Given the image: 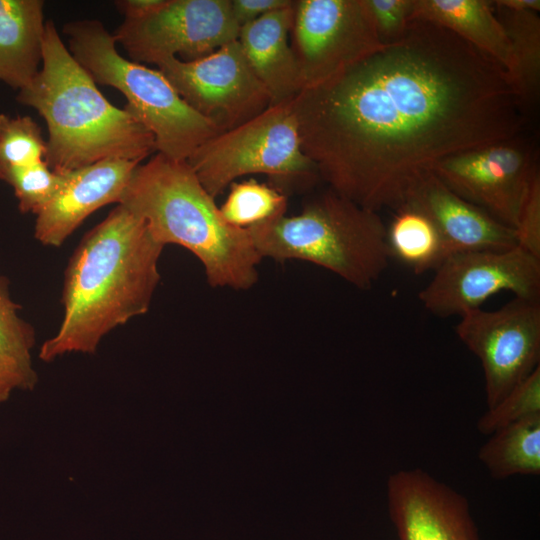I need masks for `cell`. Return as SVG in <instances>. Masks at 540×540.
Here are the masks:
<instances>
[{"instance_id": "cell-1", "label": "cell", "mask_w": 540, "mask_h": 540, "mask_svg": "<svg viewBox=\"0 0 540 540\" xmlns=\"http://www.w3.org/2000/svg\"><path fill=\"white\" fill-rule=\"evenodd\" d=\"M292 103L320 179L375 212L403 206L439 161L515 138L524 125L501 65L416 19L401 39Z\"/></svg>"}, {"instance_id": "cell-2", "label": "cell", "mask_w": 540, "mask_h": 540, "mask_svg": "<svg viewBox=\"0 0 540 540\" xmlns=\"http://www.w3.org/2000/svg\"><path fill=\"white\" fill-rule=\"evenodd\" d=\"M163 249L140 217L117 204L71 256L62 321L42 343L39 358L52 362L72 353L93 354L113 329L145 314L160 281Z\"/></svg>"}, {"instance_id": "cell-3", "label": "cell", "mask_w": 540, "mask_h": 540, "mask_svg": "<svg viewBox=\"0 0 540 540\" xmlns=\"http://www.w3.org/2000/svg\"><path fill=\"white\" fill-rule=\"evenodd\" d=\"M16 100L35 109L48 129L45 162L68 172L102 160L142 163L153 135L125 108L111 104L46 21L41 67Z\"/></svg>"}, {"instance_id": "cell-4", "label": "cell", "mask_w": 540, "mask_h": 540, "mask_svg": "<svg viewBox=\"0 0 540 540\" xmlns=\"http://www.w3.org/2000/svg\"><path fill=\"white\" fill-rule=\"evenodd\" d=\"M120 205L140 217L153 238L189 250L214 288L247 290L262 258L248 229L227 223L186 160L156 153L133 171Z\"/></svg>"}, {"instance_id": "cell-5", "label": "cell", "mask_w": 540, "mask_h": 540, "mask_svg": "<svg viewBox=\"0 0 540 540\" xmlns=\"http://www.w3.org/2000/svg\"><path fill=\"white\" fill-rule=\"evenodd\" d=\"M248 231L262 259L313 263L359 289L372 287L391 258L379 213L329 188L298 214H285Z\"/></svg>"}, {"instance_id": "cell-6", "label": "cell", "mask_w": 540, "mask_h": 540, "mask_svg": "<svg viewBox=\"0 0 540 540\" xmlns=\"http://www.w3.org/2000/svg\"><path fill=\"white\" fill-rule=\"evenodd\" d=\"M69 51L96 84L126 98L124 107L154 137L157 153L187 160L220 131L192 109L158 70L120 55L116 40L99 20H74L63 27Z\"/></svg>"}, {"instance_id": "cell-7", "label": "cell", "mask_w": 540, "mask_h": 540, "mask_svg": "<svg viewBox=\"0 0 540 540\" xmlns=\"http://www.w3.org/2000/svg\"><path fill=\"white\" fill-rule=\"evenodd\" d=\"M292 100L271 105L244 124L215 135L188 157L186 162L212 198L249 174L267 175L284 193L320 179L302 151Z\"/></svg>"}, {"instance_id": "cell-8", "label": "cell", "mask_w": 540, "mask_h": 540, "mask_svg": "<svg viewBox=\"0 0 540 540\" xmlns=\"http://www.w3.org/2000/svg\"><path fill=\"white\" fill-rule=\"evenodd\" d=\"M290 44L303 89L320 85L384 44L366 0L294 1Z\"/></svg>"}, {"instance_id": "cell-9", "label": "cell", "mask_w": 540, "mask_h": 540, "mask_svg": "<svg viewBox=\"0 0 540 540\" xmlns=\"http://www.w3.org/2000/svg\"><path fill=\"white\" fill-rule=\"evenodd\" d=\"M455 332L481 362L487 408L540 366V299L515 297L496 310H471Z\"/></svg>"}, {"instance_id": "cell-10", "label": "cell", "mask_w": 540, "mask_h": 540, "mask_svg": "<svg viewBox=\"0 0 540 540\" xmlns=\"http://www.w3.org/2000/svg\"><path fill=\"white\" fill-rule=\"evenodd\" d=\"M230 0H168L153 15L126 20L113 34L130 60L159 65L203 58L238 39Z\"/></svg>"}, {"instance_id": "cell-11", "label": "cell", "mask_w": 540, "mask_h": 540, "mask_svg": "<svg viewBox=\"0 0 540 540\" xmlns=\"http://www.w3.org/2000/svg\"><path fill=\"white\" fill-rule=\"evenodd\" d=\"M157 68L180 97L220 133L244 124L271 106L238 39L203 58L183 61L172 57Z\"/></svg>"}, {"instance_id": "cell-12", "label": "cell", "mask_w": 540, "mask_h": 540, "mask_svg": "<svg viewBox=\"0 0 540 540\" xmlns=\"http://www.w3.org/2000/svg\"><path fill=\"white\" fill-rule=\"evenodd\" d=\"M502 291L540 299V259L519 246L455 253L434 270L418 298L435 315L461 316Z\"/></svg>"}, {"instance_id": "cell-13", "label": "cell", "mask_w": 540, "mask_h": 540, "mask_svg": "<svg viewBox=\"0 0 540 540\" xmlns=\"http://www.w3.org/2000/svg\"><path fill=\"white\" fill-rule=\"evenodd\" d=\"M432 172L458 196L513 229L539 173L533 149L519 136L447 157Z\"/></svg>"}, {"instance_id": "cell-14", "label": "cell", "mask_w": 540, "mask_h": 540, "mask_svg": "<svg viewBox=\"0 0 540 540\" xmlns=\"http://www.w3.org/2000/svg\"><path fill=\"white\" fill-rule=\"evenodd\" d=\"M386 495L398 540H481L467 498L424 469L393 472Z\"/></svg>"}, {"instance_id": "cell-15", "label": "cell", "mask_w": 540, "mask_h": 540, "mask_svg": "<svg viewBox=\"0 0 540 540\" xmlns=\"http://www.w3.org/2000/svg\"><path fill=\"white\" fill-rule=\"evenodd\" d=\"M139 164L107 159L66 172L63 187L35 215V239L45 246H61L96 210L110 203L119 204Z\"/></svg>"}, {"instance_id": "cell-16", "label": "cell", "mask_w": 540, "mask_h": 540, "mask_svg": "<svg viewBox=\"0 0 540 540\" xmlns=\"http://www.w3.org/2000/svg\"><path fill=\"white\" fill-rule=\"evenodd\" d=\"M404 205L413 206L433 222L449 255L517 246L516 233L481 208L448 188L429 172L411 189Z\"/></svg>"}, {"instance_id": "cell-17", "label": "cell", "mask_w": 540, "mask_h": 540, "mask_svg": "<svg viewBox=\"0 0 540 540\" xmlns=\"http://www.w3.org/2000/svg\"><path fill=\"white\" fill-rule=\"evenodd\" d=\"M292 5L273 11L242 26L238 41L254 74L266 89L271 105L292 100L303 89L289 42Z\"/></svg>"}, {"instance_id": "cell-18", "label": "cell", "mask_w": 540, "mask_h": 540, "mask_svg": "<svg viewBox=\"0 0 540 540\" xmlns=\"http://www.w3.org/2000/svg\"><path fill=\"white\" fill-rule=\"evenodd\" d=\"M415 19L449 30L496 61L509 78L513 68L511 47L493 1L413 0L411 20Z\"/></svg>"}, {"instance_id": "cell-19", "label": "cell", "mask_w": 540, "mask_h": 540, "mask_svg": "<svg viewBox=\"0 0 540 540\" xmlns=\"http://www.w3.org/2000/svg\"><path fill=\"white\" fill-rule=\"evenodd\" d=\"M46 22L41 0H0V81L18 91L42 63Z\"/></svg>"}, {"instance_id": "cell-20", "label": "cell", "mask_w": 540, "mask_h": 540, "mask_svg": "<svg viewBox=\"0 0 540 540\" xmlns=\"http://www.w3.org/2000/svg\"><path fill=\"white\" fill-rule=\"evenodd\" d=\"M478 452L480 462L494 479L540 474V414L503 427Z\"/></svg>"}, {"instance_id": "cell-21", "label": "cell", "mask_w": 540, "mask_h": 540, "mask_svg": "<svg viewBox=\"0 0 540 540\" xmlns=\"http://www.w3.org/2000/svg\"><path fill=\"white\" fill-rule=\"evenodd\" d=\"M494 9L510 43L513 68L509 80L522 108L534 103L539 94L540 17L535 11L510 10L495 5Z\"/></svg>"}, {"instance_id": "cell-22", "label": "cell", "mask_w": 540, "mask_h": 540, "mask_svg": "<svg viewBox=\"0 0 540 540\" xmlns=\"http://www.w3.org/2000/svg\"><path fill=\"white\" fill-rule=\"evenodd\" d=\"M386 239L391 257L415 274L434 271L447 258L445 245L433 222L410 205L395 210L386 227Z\"/></svg>"}, {"instance_id": "cell-23", "label": "cell", "mask_w": 540, "mask_h": 540, "mask_svg": "<svg viewBox=\"0 0 540 540\" xmlns=\"http://www.w3.org/2000/svg\"><path fill=\"white\" fill-rule=\"evenodd\" d=\"M219 207L224 220L238 228L248 229L286 214L288 197L272 185L254 179L233 182Z\"/></svg>"}, {"instance_id": "cell-24", "label": "cell", "mask_w": 540, "mask_h": 540, "mask_svg": "<svg viewBox=\"0 0 540 540\" xmlns=\"http://www.w3.org/2000/svg\"><path fill=\"white\" fill-rule=\"evenodd\" d=\"M65 180L66 172L52 170L45 160L0 173V181L13 188L18 209L23 214L37 215L55 197Z\"/></svg>"}, {"instance_id": "cell-25", "label": "cell", "mask_w": 540, "mask_h": 540, "mask_svg": "<svg viewBox=\"0 0 540 540\" xmlns=\"http://www.w3.org/2000/svg\"><path fill=\"white\" fill-rule=\"evenodd\" d=\"M46 150L41 128L30 116L0 113V173L45 160Z\"/></svg>"}, {"instance_id": "cell-26", "label": "cell", "mask_w": 540, "mask_h": 540, "mask_svg": "<svg viewBox=\"0 0 540 540\" xmlns=\"http://www.w3.org/2000/svg\"><path fill=\"white\" fill-rule=\"evenodd\" d=\"M540 414V366L525 380L509 391L477 421V430L483 435Z\"/></svg>"}, {"instance_id": "cell-27", "label": "cell", "mask_w": 540, "mask_h": 540, "mask_svg": "<svg viewBox=\"0 0 540 540\" xmlns=\"http://www.w3.org/2000/svg\"><path fill=\"white\" fill-rule=\"evenodd\" d=\"M20 306L10 296L8 280L0 275V353L27 369H34V328L18 314Z\"/></svg>"}, {"instance_id": "cell-28", "label": "cell", "mask_w": 540, "mask_h": 540, "mask_svg": "<svg viewBox=\"0 0 540 540\" xmlns=\"http://www.w3.org/2000/svg\"><path fill=\"white\" fill-rule=\"evenodd\" d=\"M382 44L401 39L411 21L413 0H366Z\"/></svg>"}, {"instance_id": "cell-29", "label": "cell", "mask_w": 540, "mask_h": 540, "mask_svg": "<svg viewBox=\"0 0 540 540\" xmlns=\"http://www.w3.org/2000/svg\"><path fill=\"white\" fill-rule=\"evenodd\" d=\"M517 246L540 259V174L530 186L515 227Z\"/></svg>"}, {"instance_id": "cell-30", "label": "cell", "mask_w": 540, "mask_h": 540, "mask_svg": "<svg viewBox=\"0 0 540 540\" xmlns=\"http://www.w3.org/2000/svg\"><path fill=\"white\" fill-rule=\"evenodd\" d=\"M38 382L34 369H27L0 353V404L6 402L16 390H33Z\"/></svg>"}, {"instance_id": "cell-31", "label": "cell", "mask_w": 540, "mask_h": 540, "mask_svg": "<svg viewBox=\"0 0 540 540\" xmlns=\"http://www.w3.org/2000/svg\"><path fill=\"white\" fill-rule=\"evenodd\" d=\"M231 12L239 28L268 13L288 7L292 0H230Z\"/></svg>"}, {"instance_id": "cell-32", "label": "cell", "mask_w": 540, "mask_h": 540, "mask_svg": "<svg viewBox=\"0 0 540 540\" xmlns=\"http://www.w3.org/2000/svg\"><path fill=\"white\" fill-rule=\"evenodd\" d=\"M168 0H119L115 2L118 11L126 20L149 17L165 6Z\"/></svg>"}, {"instance_id": "cell-33", "label": "cell", "mask_w": 540, "mask_h": 540, "mask_svg": "<svg viewBox=\"0 0 540 540\" xmlns=\"http://www.w3.org/2000/svg\"><path fill=\"white\" fill-rule=\"evenodd\" d=\"M495 6L517 11H540L539 0H496Z\"/></svg>"}]
</instances>
